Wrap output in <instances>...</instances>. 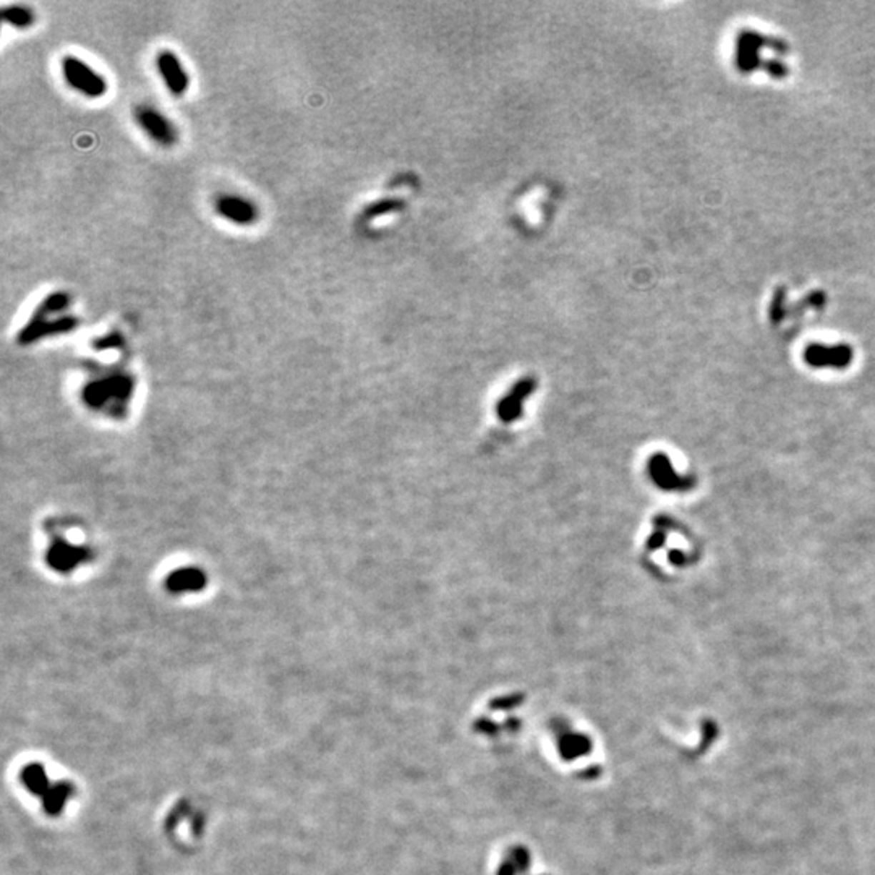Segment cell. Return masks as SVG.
I'll return each instance as SVG.
<instances>
[{
  "label": "cell",
  "instance_id": "6da1fadb",
  "mask_svg": "<svg viewBox=\"0 0 875 875\" xmlns=\"http://www.w3.org/2000/svg\"><path fill=\"white\" fill-rule=\"evenodd\" d=\"M71 305V295L65 290H54L47 294L42 302L36 307L31 318L23 326L18 334V340L21 344H31L44 336L70 332L78 326L76 316L69 315Z\"/></svg>",
  "mask_w": 875,
  "mask_h": 875
},
{
  "label": "cell",
  "instance_id": "7a4b0ae2",
  "mask_svg": "<svg viewBox=\"0 0 875 875\" xmlns=\"http://www.w3.org/2000/svg\"><path fill=\"white\" fill-rule=\"evenodd\" d=\"M60 76L66 88L83 96L84 99L97 101L109 93V81L99 70L78 56L66 54L60 60Z\"/></svg>",
  "mask_w": 875,
  "mask_h": 875
},
{
  "label": "cell",
  "instance_id": "3957f363",
  "mask_svg": "<svg viewBox=\"0 0 875 875\" xmlns=\"http://www.w3.org/2000/svg\"><path fill=\"white\" fill-rule=\"evenodd\" d=\"M133 120H135L139 132L162 149H170L179 143L180 133L172 119L154 106L139 104L133 109Z\"/></svg>",
  "mask_w": 875,
  "mask_h": 875
},
{
  "label": "cell",
  "instance_id": "277c9868",
  "mask_svg": "<svg viewBox=\"0 0 875 875\" xmlns=\"http://www.w3.org/2000/svg\"><path fill=\"white\" fill-rule=\"evenodd\" d=\"M770 47L776 54H786L788 44L783 39L767 38L757 31L751 29H743L736 38V52H734V60L741 73H752L758 69H762L765 60L761 57V49Z\"/></svg>",
  "mask_w": 875,
  "mask_h": 875
},
{
  "label": "cell",
  "instance_id": "5b68a950",
  "mask_svg": "<svg viewBox=\"0 0 875 875\" xmlns=\"http://www.w3.org/2000/svg\"><path fill=\"white\" fill-rule=\"evenodd\" d=\"M214 214L235 227H252L259 221V208L252 198L240 193H219L212 199Z\"/></svg>",
  "mask_w": 875,
  "mask_h": 875
},
{
  "label": "cell",
  "instance_id": "8992f818",
  "mask_svg": "<svg viewBox=\"0 0 875 875\" xmlns=\"http://www.w3.org/2000/svg\"><path fill=\"white\" fill-rule=\"evenodd\" d=\"M154 66L167 93L174 97H184L190 89V73L174 51L162 49L154 59Z\"/></svg>",
  "mask_w": 875,
  "mask_h": 875
},
{
  "label": "cell",
  "instance_id": "52a82bcc",
  "mask_svg": "<svg viewBox=\"0 0 875 875\" xmlns=\"http://www.w3.org/2000/svg\"><path fill=\"white\" fill-rule=\"evenodd\" d=\"M853 349L849 345H822L811 344L804 350V360L814 368H836L843 370L853 362Z\"/></svg>",
  "mask_w": 875,
  "mask_h": 875
},
{
  "label": "cell",
  "instance_id": "ba28073f",
  "mask_svg": "<svg viewBox=\"0 0 875 875\" xmlns=\"http://www.w3.org/2000/svg\"><path fill=\"white\" fill-rule=\"evenodd\" d=\"M650 473L655 483L665 490H688L694 485L691 478L678 477L665 455H655L650 462Z\"/></svg>",
  "mask_w": 875,
  "mask_h": 875
},
{
  "label": "cell",
  "instance_id": "9c48e42d",
  "mask_svg": "<svg viewBox=\"0 0 875 875\" xmlns=\"http://www.w3.org/2000/svg\"><path fill=\"white\" fill-rule=\"evenodd\" d=\"M2 21L11 28L24 31V29L33 28V24L36 23V15L26 5L11 4L5 5L2 9Z\"/></svg>",
  "mask_w": 875,
  "mask_h": 875
},
{
  "label": "cell",
  "instance_id": "30bf717a",
  "mask_svg": "<svg viewBox=\"0 0 875 875\" xmlns=\"http://www.w3.org/2000/svg\"><path fill=\"white\" fill-rule=\"evenodd\" d=\"M785 315H786V312H785V290L780 289V290H776L773 303H771V313H770L771 321H773V323H780V321L785 318Z\"/></svg>",
  "mask_w": 875,
  "mask_h": 875
},
{
  "label": "cell",
  "instance_id": "8fae6325",
  "mask_svg": "<svg viewBox=\"0 0 875 875\" xmlns=\"http://www.w3.org/2000/svg\"><path fill=\"white\" fill-rule=\"evenodd\" d=\"M762 70H765V71H767V73H770L771 76H773V78H778V80H781V78H785V76L788 75V73H789L788 66H786L785 64H783L781 60H778V59H770V60H765V64H763V66H762Z\"/></svg>",
  "mask_w": 875,
  "mask_h": 875
},
{
  "label": "cell",
  "instance_id": "7c38bea8",
  "mask_svg": "<svg viewBox=\"0 0 875 875\" xmlns=\"http://www.w3.org/2000/svg\"><path fill=\"white\" fill-rule=\"evenodd\" d=\"M392 206H397V203L396 202H391V199H389V202L376 203L373 206H370V208L367 209V216L368 217H375V216L385 214V212H389L391 209H394Z\"/></svg>",
  "mask_w": 875,
  "mask_h": 875
},
{
  "label": "cell",
  "instance_id": "4fadbf2b",
  "mask_svg": "<svg viewBox=\"0 0 875 875\" xmlns=\"http://www.w3.org/2000/svg\"><path fill=\"white\" fill-rule=\"evenodd\" d=\"M671 561H673L674 564H683V563H684L683 555H681V553H678V551L671 553Z\"/></svg>",
  "mask_w": 875,
  "mask_h": 875
}]
</instances>
